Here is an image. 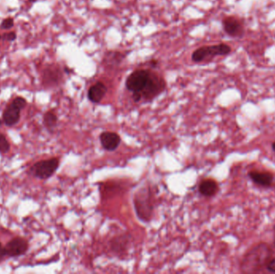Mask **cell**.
I'll return each mask as SVG.
<instances>
[{
	"instance_id": "6da1fadb",
	"label": "cell",
	"mask_w": 275,
	"mask_h": 274,
	"mask_svg": "<svg viewBox=\"0 0 275 274\" xmlns=\"http://www.w3.org/2000/svg\"><path fill=\"white\" fill-rule=\"evenodd\" d=\"M134 211L141 222L149 224L155 212V193L151 185L142 186L134 193L133 197Z\"/></svg>"
},
{
	"instance_id": "7a4b0ae2",
	"label": "cell",
	"mask_w": 275,
	"mask_h": 274,
	"mask_svg": "<svg viewBox=\"0 0 275 274\" xmlns=\"http://www.w3.org/2000/svg\"><path fill=\"white\" fill-rule=\"evenodd\" d=\"M271 249L268 244L261 243L246 253L241 264V270L245 274H255L263 270L271 260Z\"/></svg>"
},
{
	"instance_id": "3957f363",
	"label": "cell",
	"mask_w": 275,
	"mask_h": 274,
	"mask_svg": "<svg viewBox=\"0 0 275 274\" xmlns=\"http://www.w3.org/2000/svg\"><path fill=\"white\" fill-rule=\"evenodd\" d=\"M167 88V82L164 78L157 73L151 72L148 81L144 89L140 93L133 94L132 98L135 103L141 101L151 102L154 101L160 94H162Z\"/></svg>"
},
{
	"instance_id": "277c9868",
	"label": "cell",
	"mask_w": 275,
	"mask_h": 274,
	"mask_svg": "<svg viewBox=\"0 0 275 274\" xmlns=\"http://www.w3.org/2000/svg\"><path fill=\"white\" fill-rule=\"evenodd\" d=\"M231 48L226 44L205 46L195 50L192 55V60L195 63H200L207 58H213L217 56H226L230 53Z\"/></svg>"
},
{
	"instance_id": "5b68a950",
	"label": "cell",
	"mask_w": 275,
	"mask_h": 274,
	"mask_svg": "<svg viewBox=\"0 0 275 274\" xmlns=\"http://www.w3.org/2000/svg\"><path fill=\"white\" fill-rule=\"evenodd\" d=\"M60 166L58 158H52L49 160H41L35 162L31 167V173L40 179H48L52 177Z\"/></svg>"
},
{
	"instance_id": "8992f818",
	"label": "cell",
	"mask_w": 275,
	"mask_h": 274,
	"mask_svg": "<svg viewBox=\"0 0 275 274\" xmlns=\"http://www.w3.org/2000/svg\"><path fill=\"white\" fill-rule=\"evenodd\" d=\"M151 71L149 69H138L130 73L126 80V88L132 94H137L144 89Z\"/></svg>"
},
{
	"instance_id": "52a82bcc",
	"label": "cell",
	"mask_w": 275,
	"mask_h": 274,
	"mask_svg": "<svg viewBox=\"0 0 275 274\" xmlns=\"http://www.w3.org/2000/svg\"><path fill=\"white\" fill-rule=\"evenodd\" d=\"M29 248V244L25 240L20 237H16L10 241L4 247L6 256L10 258H16L26 253Z\"/></svg>"
},
{
	"instance_id": "ba28073f",
	"label": "cell",
	"mask_w": 275,
	"mask_h": 274,
	"mask_svg": "<svg viewBox=\"0 0 275 274\" xmlns=\"http://www.w3.org/2000/svg\"><path fill=\"white\" fill-rule=\"evenodd\" d=\"M99 141L104 150L111 152L119 147L122 139L116 132L104 131L99 135Z\"/></svg>"
},
{
	"instance_id": "9c48e42d",
	"label": "cell",
	"mask_w": 275,
	"mask_h": 274,
	"mask_svg": "<svg viewBox=\"0 0 275 274\" xmlns=\"http://www.w3.org/2000/svg\"><path fill=\"white\" fill-rule=\"evenodd\" d=\"M223 29L227 35L232 37H241L243 35V27L234 17H226L222 21Z\"/></svg>"
},
{
	"instance_id": "30bf717a",
	"label": "cell",
	"mask_w": 275,
	"mask_h": 274,
	"mask_svg": "<svg viewBox=\"0 0 275 274\" xmlns=\"http://www.w3.org/2000/svg\"><path fill=\"white\" fill-rule=\"evenodd\" d=\"M130 238L131 237L127 234L119 235L118 237H114L110 242L111 250L116 256L123 255L129 248Z\"/></svg>"
},
{
	"instance_id": "8fae6325",
	"label": "cell",
	"mask_w": 275,
	"mask_h": 274,
	"mask_svg": "<svg viewBox=\"0 0 275 274\" xmlns=\"http://www.w3.org/2000/svg\"><path fill=\"white\" fill-rule=\"evenodd\" d=\"M62 78H63L62 71L58 66H49L44 71L43 80L45 85L48 86H55L59 84Z\"/></svg>"
},
{
	"instance_id": "7c38bea8",
	"label": "cell",
	"mask_w": 275,
	"mask_h": 274,
	"mask_svg": "<svg viewBox=\"0 0 275 274\" xmlns=\"http://www.w3.org/2000/svg\"><path fill=\"white\" fill-rule=\"evenodd\" d=\"M107 93V87L101 81L95 83L90 87L88 91V99L92 103L98 104L103 100Z\"/></svg>"
},
{
	"instance_id": "4fadbf2b",
	"label": "cell",
	"mask_w": 275,
	"mask_h": 274,
	"mask_svg": "<svg viewBox=\"0 0 275 274\" xmlns=\"http://www.w3.org/2000/svg\"><path fill=\"white\" fill-rule=\"evenodd\" d=\"M249 176L254 183L265 188H268L271 186L274 181L273 175L270 172L253 171L249 172Z\"/></svg>"
},
{
	"instance_id": "5bb4252c",
	"label": "cell",
	"mask_w": 275,
	"mask_h": 274,
	"mask_svg": "<svg viewBox=\"0 0 275 274\" xmlns=\"http://www.w3.org/2000/svg\"><path fill=\"white\" fill-rule=\"evenodd\" d=\"M20 111L21 110L17 108L13 104H10L2 113V120L5 124L8 127H12L17 124L20 119Z\"/></svg>"
},
{
	"instance_id": "9a60e30c",
	"label": "cell",
	"mask_w": 275,
	"mask_h": 274,
	"mask_svg": "<svg viewBox=\"0 0 275 274\" xmlns=\"http://www.w3.org/2000/svg\"><path fill=\"white\" fill-rule=\"evenodd\" d=\"M218 184L216 181L211 178L203 180L199 185V192L203 196L212 197L218 192Z\"/></svg>"
},
{
	"instance_id": "2e32d148",
	"label": "cell",
	"mask_w": 275,
	"mask_h": 274,
	"mask_svg": "<svg viewBox=\"0 0 275 274\" xmlns=\"http://www.w3.org/2000/svg\"><path fill=\"white\" fill-rule=\"evenodd\" d=\"M126 55L121 52H108L105 56V62L108 65L118 66L122 63Z\"/></svg>"
},
{
	"instance_id": "e0dca14e",
	"label": "cell",
	"mask_w": 275,
	"mask_h": 274,
	"mask_svg": "<svg viewBox=\"0 0 275 274\" xmlns=\"http://www.w3.org/2000/svg\"><path fill=\"white\" fill-rule=\"evenodd\" d=\"M58 117L53 111H48L44 115V124L50 131H52L57 127Z\"/></svg>"
},
{
	"instance_id": "ac0fdd59",
	"label": "cell",
	"mask_w": 275,
	"mask_h": 274,
	"mask_svg": "<svg viewBox=\"0 0 275 274\" xmlns=\"http://www.w3.org/2000/svg\"><path fill=\"white\" fill-rule=\"evenodd\" d=\"M11 145L7 138L3 134H0V153L5 154L10 150Z\"/></svg>"
},
{
	"instance_id": "d6986e66",
	"label": "cell",
	"mask_w": 275,
	"mask_h": 274,
	"mask_svg": "<svg viewBox=\"0 0 275 274\" xmlns=\"http://www.w3.org/2000/svg\"><path fill=\"white\" fill-rule=\"evenodd\" d=\"M12 103L15 106H16L17 108H19V110H22L26 106L27 101L24 97H16V98L12 101Z\"/></svg>"
},
{
	"instance_id": "ffe728a7",
	"label": "cell",
	"mask_w": 275,
	"mask_h": 274,
	"mask_svg": "<svg viewBox=\"0 0 275 274\" xmlns=\"http://www.w3.org/2000/svg\"><path fill=\"white\" fill-rule=\"evenodd\" d=\"M14 26V19L12 18H7V19H3L2 23H1V28L2 29H10L12 27Z\"/></svg>"
},
{
	"instance_id": "44dd1931",
	"label": "cell",
	"mask_w": 275,
	"mask_h": 274,
	"mask_svg": "<svg viewBox=\"0 0 275 274\" xmlns=\"http://www.w3.org/2000/svg\"><path fill=\"white\" fill-rule=\"evenodd\" d=\"M2 40L8 41V42H12L16 40L17 35L14 32H11L5 33L2 36Z\"/></svg>"
},
{
	"instance_id": "7402d4cb",
	"label": "cell",
	"mask_w": 275,
	"mask_h": 274,
	"mask_svg": "<svg viewBox=\"0 0 275 274\" xmlns=\"http://www.w3.org/2000/svg\"><path fill=\"white\" fill-rule=\"evenodd\" d=\"M266 269L270 272L275 274V258L273 260H270V262L268 263V265L266 266Z\"/></svg>"
},
{
	"instance_id": "603a6c76",
	"label": "cell",
	"mask_w": 275,
	"mask_h": 274,
	"mask_svg": "<svg viewBox=\"0 0 275 274\" xmlns=\"http://www.w3.org/2000/svg\"><path fill=\"white\" fill-rule=\"evenodd\" d=\"M5 256H6V253H5L4 248L2 247V244L0 243V260H2Z\"/></svg>"
},
{
	"instance_id": "cb8c5ba5",
	"label": "cell",
	"mask_w": 275,
	"mask_h": 274,
	"mask_svg": "<svg viewBox=\"0 0 275 274\" xmlns=\"http://www.w3.org/2000/svg\"><path fill=\"white\" fill-rule=\"evenodd\" d=\"M272 149H273L274 151L275 152V142L272 144Z\"/></svg>"
},
{
	"instance_id": "d4e9b609",
	"label": "cell",
	"mask_w": 275,
	"mask_h": 274,
	"mask_svg": "<svg viewBox=\"0 0 275 274\" xmlns=\"http://www.w3.org/2000/svg\"><path fill=\"white\" fill-rule=\"evenodd\" d=\"M29 1H30V2H35V1H36V0H29Z\"/></svg>"
},
{
	"instance_id": "484cf974",
	"label": "cell",
	"mask_w": 275,
	"mask_h": 274,
	"mask_svg": "<svg viewBox=\"0 0 275 274\" xmlns=\"http://www.w3.org/2000/svg\"><path fill=\"white\" fill-rule=\"evenodd\" d=\"M2 124V122H1V120H0V125Z\"/></svg>"
},
{
	"instance_id": "4316f807",
	"label": "cell",
	"mask_w": 275,
	"mask_h": 274,
	"mask_svg": "<svg viewBox=\"0 0 275 274\" xmlns=\"http://www.w3.org/2000/svg\"></svg>"
},
{
	"instance_id": "83f0119b",
	"label": "cell",
	"mask_w": 275,
	"mask_h": 274,
	"mask_svg": "<svg viewBox=\"0 0 275 274\" xmlns=\"http://www.w3.org/2000/svg\"><path fill=\"white\" fill-rule=\"evenodd\" d=\"M1 38H2V36H1V35H0V40H1Z\"/></svg>"
}]
</instances>
